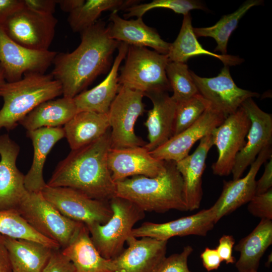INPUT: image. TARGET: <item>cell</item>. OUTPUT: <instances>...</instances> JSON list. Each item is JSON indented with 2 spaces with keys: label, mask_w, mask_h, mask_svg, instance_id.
Masks as SVG:
<instances>
[{
  "label": "cell",
  "mask_w": 272,
  "mask_h": 272,
  "mask_svg": "<svg viewBox=\"0 0 272 272\" xmlns=\"http://www.w3.org/2000/svg\"><path fill=\"white\" fill-rule=\"evenodd\" d=\"M85 0H56L62 11L65 12L71 13L85 2Z\"/></svg>",
  "instance_id": "cell-47"
},
{
  "label": "cell",
  "mask_w": 272,
  "mask_h": 272,
  "mask_svg": "<svg viewBox=\"0 0 272 272\" xmlns=\"http://www.w3.org/2000/svg\"><path fill=\"white\" fill-rule=\"evenodd\" d=\"M81 41L71 52L57 53L51 73L61 84L63 97L74 98L98 76L106 73L120 42L112 38L101 21L81 33Z\"/></svg>",
  "instance_id": "cell-1"
},
{
  "label": "cell",
  "mask_w": 272,
  "mask_h": 272,
  "mask_svg": "<svg viewBox=\"0 0 272 272\" xmlns=\"http://www.w3.org/2000/svg\"><path fill=\"white\" fill-rule=\"evenodd\" d=\"M41 192L62 215L84 224L88 228L104 224L112 215L109 201L92 198L71 188L46 184Z\"/></svg>",
  "instance_id": "cell-9"
},
{
  "label": "cell",
  "mask_w": 272,
  "mask_h": 272,
  "mask_svg": "<svg viewBox=\"0 0 272 272\" xmlns=\"http://www.w3.org/2000/svg\"><path fill=\"white\" fill-rule=\"evenodd\" d=\"M165 161V170L156 177L137 175L115 182V196L129 200L144 212L187 211L183 180L176 162Z\"/></svg>",
  "instance_id": "cell-3"
},
{
  "label": "cell",
  "mask_w": 272,
  "mask_h": 272,
  "mask_svg": "<svg viewBox=\"0 0 272 272\" xmlns=\"http://www.w3.org/2000/svg\"><path fill=\"white\" fill-rule=\"evenodd\" d=\"M20 147L8 134L0 135V211H17L28 191L16 161Z\"/></svg>",
  "instance_id": "cell-15"
},
{
  "label": "cell",
  "mask_w": 272,
  "mask_h": 272,
  "mask_svg": "<svg viewBox=\"0 0 272 272\" xmlns=\"http://www.w3.org/2000/svg\"><path fill=\"white\" fill-rule=\"evenodd\" d=\"M108 26L109 35L113 39L128 45L150 47L163 54L168 53L170 43L163 40L157 30L147 26L142 18L126 20L121 18L117 11L112 12Z\"/></svg>",
  "instance_id": "cell-22"
},
{
  "label": "cell",
  "mask_w": 272,
  "mask_h": 272,
  "mask_svg": "<svg viewBox=\"0 0 272 272\" xmlns=\"http://www.w3.org/2000/svg\"><path fill=\"white\" fill-rule=\"evenodd\" d=\"M145 96L153 103L144 123L149 140L145 147L151 152L172 137L176 102L167 92H153Z\"/></svg>",
  "instance_id": "cell-24"
},
{
  "label": "cell",
  "mask_w": 272,
  "mask_h": 272,
  "mask_svg": "<svg viewBox=\"0 0 272 272\" xmlns=\"http://www.w3.org/2000/svg\"><path fill=\"white\" fill-rule=\"evenodd\" d=\"M249 212L261 219L272 220V188L266 192L255 194L249 202Z\"/></svg>",
  "instance_id": "cell-39"
},
{
  "label": "cell",
  "mask_w": 272,
  "mask_h": 272,
  "mask_svg": "<svg viewBox=\"0 0 272 272\" xmlns=\"http://www.w3.org/2000/svg\"><path fill=\"white\" fill-rule=\"evenodd\" d=\"M144 94L119 85L108 112L111 148L144 147L147 143L138 137L134 125L145 111Z\"/></svg>",
  "instance_id": "cell-8"
},
{
  "label": "cell",
  "mask_w": 272,
  "mask_h": 272,
  "mask_svg": "<svg viewBox=\"0 0 272 272\" xmlns=\"http://www.w3.org/2000/svg\"><path fill=\"white\" fill-rule=\"evenodd\" d=\"M271 157V146H267L257 155L245 176L224 181L222 192L212 206L216 213V223L225 216L250 201L255 194L256 174L261 166Z\"/></svg>",
  "instance_id": "cell-20"
},
{
  "label": "cell",
  "mask_w": 272,
  "mask_h": 272,
  "mask_svg": "<svg viewBox=\"0 0 272 272\" xmlns=\"http://www.w3.org/2000/svg\"><path fill=\"white\" fill-rule=\"evenodd\" d=\"M241 107L248 115L251 124L247 141L235 159L231 172L233 179L241 178L262 150L272 143L271 114L262 110L252 98L244 101Z\"/></svg>",
  "instance_id": "cell-14"
},
{
  "label": "cell",
  "mask_w": 272,
  "mask_h": 272,
  "mask_svg": "<svg viewBox=\"0 0 272 272\" xmlns=\"http://www.w3.org/2000/svg\"><path fill=\"white\" fill-rule=\"evenodd\" d=\"M111 148L110 128L96 141L71 150L58 163L47 185L71 188L92 198L109 201L116 194L108 164Z\"/></svg>",
  "instance_id": "cell-2"
},
{
  "label": "cell",
  "mask_w": 272,
  "mask_h": 272,
  "mask_svg": "<svg viewBox=\"0 0 272 272\" xmlns=\"http://www.w3.org/2000/svg\"><path fill=\"white\" fill-rule=\"evenodd\" d=\"M212 133L200 140L195 151L176 162L183 180V193L188 211L199 209L202 197V177L208 152L213 146Z\"/></svg>",
  "instance_id": "cell-21"
},
{
  "label": "cell",
  "mask_w": 272,
  "mask_h": 272,
  "mask_svg": "<svg viewBox=\"0 0 272 272\" xmlns=\"http://www.w3.org/2000/svg\"><path fill=\"white\" fill-rule=\"evenodd\" d=\"M62 95L60 83L50 74L27 73L18 81L0 88L4 105L0 110V131H10L40 104Z\"/></svg>",
  "instance_id": "cell-4"
},
{
  "label": "cell",
  "mask_w": 272,
  "mask_h": 272,
  "mask_svg": "<svg viewBox=\"0 0 272 272\" xmlns=\"http://www.w3.org/2000/svg\"><path fill=\"white\" fill-rule=\"evenodd\" d=\"M71 150L87 145L101 138L110 128L108 113L78 112L63 127Z\"/></svg>",
  "instance_id": "cell-29"
},
{
  "label": "cell",
  "mask_w": 272,
  "mask_h": 272,
  "mask_svg": "<svg viewBox=\"0 0 272 272\" xmlns=\"http://www.w3.org/2000/svg\"><path fill=\"white\" fill-rule=\"evenodd\" d=\"M17 212L35 231L56 243L61 249L71 243L84 225L62 215L41 192L28 191Z\"/></svg>",
  "instance_id": "cell-7"
},
{
  "label": "cell",
  "mask_w": 272,
  "mask_h": 272,
  "mask_svg": "<svg viewBox=\"0 0 272 272\" xmlns=\"http://www.w3.org/2000/svg\"><path fill=\"white\" fill-rule=\"evenodd\" d=\"M0 272H13L4 236L0 234Z\"/></svg>",
  "instance_id": "cell-46"
},
{
  "label": "cell",
  "mask_w": 272,
  "mask_h": 272,
  "mask_svg": "<svg viewBox=\"0 0 272 272\" xmlns=\"http://www.w3.org/2000/svg\"><path fill=\"white\" fill-rule=\"evenodd\" d=\"M166 76L176 102L186 100L199 94L186 63L169 61L166 67Z\"/></svg>",
  "instance_id": "cell-35"
},
{
  "label": "cell",
  "mask_w": 272,
  "mask_h": 272,
  "mask_svg": "<svg viewBox=\"0 0 272 272\" xmlns=\"http://www.w3.org/2000/svg\"><path fill=\"white\" fill-rule=\"evenodd\" d=\"M23 7L22 0H0V25Z\"/></svg>",
  "instance_id": "cell-44"
},
{
  "label": "cell",
  "mask_w": 272,
  "mask_h": 272,
  "mask_svg": "<svg viewBox=\"0 0 272 272\" xmlns=\"http://www.w3.org/2000/svg\"><path fill=\"white\" fill-rule=\"evenodd\" d=\"M250 124L248 115L241 106L212 132L213 145L218 153V159L212 166L215 175L224 176L231 173L236 156L245 144Z\"/></svg>",
  "instance_id": "cell-11"
},
{
  "label": "cell",
  "mask_w": 272,
  "mask_h": 272,
  "mask_svg": "<svg viewBox=\"0 0 272 272\" xmlns=\"http://www.w3.org/2000/svg\"><path fill=\"white\" fill-rule=\"evenodd\" d=\"M24 7L35 12L52 15L55 12L56 0H22Z\"/></svg>",
  "instance_id": "cell-42"
},
{
  "label": "cell",
  "mask_w": 272,
  "mask_h": 272,
  "mask_svg": "<svg viewBox=\"0 0 272 272\" xmlns=\"http://www.w3.org/2000/svg\"><path fill=\"white\" fill-rule=\"evenodd\" d=\"M225 118L224 115L210 106L192 125L172 136L150 153L157 160L177 162L187 156L194 144L211 133Z\"/></svg>",
  "instance_id": "cell-16"
},
{
  "label": "cell",
  "mask_w": 272,
  "mask_h": 272,
  "mask_svg": "<svg viewBox=\"0 0 272 272\" xmlns=\"http://www.w3.org/2000/svg\"><path fill=\"white\" fill-rule=\"evenodd\" d=\"M78 112L74 98L63 97L36 106L19 122L27 131L42 127H60Z\"/></svg>",
  "instance_id": "cell-28"
},
{
  "label": "cell",
  "mask_w": 272,
  "mask_h": 272,
  "mask_svg": "<svg viewBox=\"0 0 272 272\" xmlns=\"http://www.w3.org/2000/svg\"><path fill=\"white\" fill-rule=\"evenodd\" d=\"M0 234L16 239L33 240L54 249L60 248L56 243L35 231L17 211H0Z\"/></svg>",
  "instance_id": "cell-34"
},
{
  "label": "cell",
  "mask_w": 272,
  "mask_h": 272,
  "mask_svg": "<svg viewBox=\"0 0 272 272\" xmlns=\"http://www.w3.org/2000/svg\"><path fill=\"white\" fill-rule=\"evenodd\" d=\"M4 240L13 272H42L55 249L33 240L6 236Z\"/></svg>",
  "instance_id": "cell-27"
},
{
  "label": "cell",
  "mask_w": 272,
  "mask_h": 272,
  "mask_svg": "<svg viewBox=\"0 0 272 272\" xmlns=\"http://www.w3.org/2000/svg\"><path fill=\"white\" fill-rule=\"evenodd\" d=\"M61 250L73 264L75 272H115L112 259L102 256L84 224L71 243Z\"/></svg>",
  "instance_id": "cell-26"
},
{
  "label": "cell",
  "mask_w": 272,
  "mask_h": 272,
  "mask_svg": "<svg viewBox=\"0 0 272 272\" xmlns=\"http://www.w3.org/2000/svg\"><path fill=\"white\" fill-rule=\"evenodd\" d=\"M124 64L120 70V86L146 94L156 92L171 91L166 67L167 54L159 53L147 47L129 45Z\"/></svg>",
  "instance_id": "cell-5"
},
{
  "label": "cell",
  "mask_w": 272,
  "mask_h": 272,
  "mask_svg": "<svg viewBox=\"0 0 272 272\" xmlns=\"http://www.w3.org/2000/svg\"><path fill=\"white\" fill-rule=\"evenodd\" d=\"M190 73L199 94L211 108L226 117L236 112L246 99L259 96L257 93L238 87L227 65H224L215 77H201L191 71Z\"/></svg>",
  "instance_id": "cell-12"
},
{
  "label": "cell",
  "mask_w": 272,
  "mask_h": 272,
  "mask_svg": "<svg viewBox=\"0 0 272 272\" xmlns=\"http://www.w3.org/2000/svg\"><path fill=\"white\" fill-rule=\"evenodd\" d=\"M56 54L25 48L9 37L0 26V64L7 82L18 81L27 73H45Z\"/></svg>",
  "instance_id": "cell-13"
},
{
  "label": "cell",
  "mask_w": 272,
  "mask_h": 272,
  "mask_svg": "<svg viewBox=\"0 0 272 272\" xmlns=\"http://www.w3.org/2000/svg\"><path fill=\"white\" fill-rule=\"evenodd\" d=\"M157 8H164L171 10L177 14L183 16L195 9L206 11V7L202 3L195 0H154L150 3L137 4L130 7L125 11L127 13L123 15L126 18L137 17L142 18L149 11Z\"/></svg>",
  "instance_id": "cell-37"
},
{
  "label": "cell",
  "mask_w": 272,
  "mask_h": 272,
  "mask_svg": "<svg viewBox=\"0 0 272 272\" xmlns=\"http://www.w3.org/2000/svg\"><path fill=\"white\" fill-rule=\"evenodd\" d=\"M109 203L112 215L104 224L88 228L91 240L104 258L113 259L123 250L135 224L145 218V212L124 198L115 196Z\"/></svg>",
  "instance_id": "cell-6"
},
{
  "label": "cell",
  "mask_w": 272,
  "mask_h": 272,
  "mask_svg": "<svg viewBox=\"0 0 272 272\" xmlns=\"http://www.w3.org/2000/svg\"><path fill=\"white\" fill-rule=\"evenodd\" d=\"M272 244V221L261 219L248 235L234 247L240 252L235 263L238 272H257L261 258Z\"/></svg>",
  "instance_id": "cell-30"
},
{
  "label": "cell",
  "mask_w": 272,
  "mask_h": 272,
  "mask_svg": "<svg viewBox=\"0 0 272 272\" xmlns=\"http://www.w3.org/2000/svg\"><path fill=\"white\" fill-rule=\"evenodd\" d=\"M272 157L265 164L264 170L261 177L256 181L255 194L263 193L272 188Z\"/></svg>",
  "instance_id": "cell-43"
},
{
  "label": "cell",
  "mask_w": 272,
  "mask_h": 272,
  "mask_svg": "<svg viewBox=\"0 0 272 272\" xmlns=\"http://www.w3.org/2000/svg\"><path fill=\"white\" fill-rule=\"evenodd\" d=\"M199 55L216 57L224 65L228 66L236 65L243 61V59L238 56L218 54L203 48L194 33L191 15L189 13L183 16L179 33L175 41L170 43L167 55L169 61L185 63L189 58Z\"/></svg>",
  "instance_id": "cell-31"
},
{
  "label": "cell",
  "mask_w": 272,
  "mask_h": 272,
  "mask_svg": "<svg viewBox=\"0 0 272 272\" xmlns=\"http://www.w3.org/2000/svg\"><path fill=\"white\" fill-rule=\"evenodd\" d=\"M193 251L192 246H185L181 252L165 257L154 272H191L188 268L187 260Z\"/></svg>",
  "instance_id": "cell-38"
},
{
  "label": "cell",
  "mask_w": 272,
  "mask_h": 272,
  "mask_svg": "<svg viewBox=\"0 0 272 272\" xmlns=\"http://www.w3.org/2000/svg\"><path fill=\"white\" fill-rule=\"evenodd\" d=\"M126 242L128 247L112 259L115 272H154L166 257L167 240L130 235Z\"/></svg>",
  "instance_id": "cell-19"
},
{
  "label": "cell",
  "mask_w": 272,
  "mask_h": 272,
  "mask_svg": "<svg viewBox=\"0 0 272 272\" xmlns=\"http://www.w3.org/2000/svg\"><path fill=\"white\" fill-rule=\"evenodd\" d=\"M33 147L32 165L25 175V186L29 192H41L46 186L43 178L44 165L48 154L55 144L65 137L62 127H42L27 131Z\"/></svg>",
  "instance_id": "cell-25"
},
{
  "label": "cell",
  "mask_w": 272,
  "mask_h": 272,
  "mask_svg": "<svg viewBox=\"0 0 272 272\" xmlns=\"http://www.w3.org/2000/svg\"><path fill=\"white\" fill-rule=\"evenodd\" d=\"M4 75V72L2 65L0 64V88L6 82Z\"/></svg>",
  "instance_id": "cell-48"
},
{
  "label": "cell",
  "mask_w": 272,
  "mask_h": 272,
  "mask_svg": "<svg viewBox=\"0 0 272 272\" xmlns=\"http://www.w3.org/2000/svg\"><path fill=\"white\" fill-rule=\"evenodd\" d=\"M108 164L115 182L137 175L156 177L166 169L165 161L154 158L145 146L111 148Z\"/></svg>",
  "instance_id": "cell-18"
},
{
  "label": "cell",
  "mask_w": 272,
  "mask_h": 272,
  "mask_svg": "<svg viewBox=\"0 0 272 272\" xmlns=\"http://www.w3.org/2000/svg\"><path fill=\"white\" fill-rule=\"evenodd\" d=\"M42 272H75L73 264L60 248L55 249Z\"/></svg>",
  "instance_id": "cell-40"
},
{
  "label": "cell",
  "mask_w": 272,
  "mask_h": 272,
  "mask_svg": "<svg viewBox=\"0 0 272 272\" xmlns=\"http://www.w3.org/2000/svg\"><path fill=\"white\" fill-rule=\"evenodd\" d=\"M210 106L209 102L200 94L176 103L172 136L192 125Z\"/></svg>",
  "instance_id": "cell-36"
},
{
  "label": "cell",
  "mask_w": 272,
  "mask_h": 272,
  "mask_svg": "<svg viewBox=\"0 0 272 272\" xmlns=\"http://www.w3.org/2000/svg\"><path fill=\"white\" fill-rule=\"evenodd\" d=\"M204 267L208 271L217 269L222 262L216 249L206 247L200 254Z\"/></svg>",
  "instance_id": "cell-45"
},
{
  "label": "cell",
  "mask_w": 272,
  "mask_h": 272,
  "mask_svg": "<svg viewBox=\"0 0 272 272\" xmlns=\"http://www.w3.org/2000/svg\"><path fill=\"white\" fill-rule=\"evenodd\" d=\"M137 1L87 0L70 13L67 22L75 32L80 33L93 26L102 12L106 11L125 10L138 4Z\"/></svg>",
  "instance_id": "cell-32"
},
{
  "label": "cell",
  "mask_w": 272,
  "mask_h": 272,
  "mask_svg": "<svg viewBox=\"0 0 272 272\" xmlns=\"http://www.w3.org/2000/svg\"><path fill=\"white\" fill-rule=\"evenodd\" d=\"M235 240L233 236L223 235L219 240V244L216 250L222 261L227 264L234 263L235 257L232 255Z\"/></svg>",
  "instance_id": "cell-41"
},
{
  "label": "cell",
  "mask_w": 272,
  "mask_h": 272,
  "mask_svg": "<svg viewBox=\"0 0 272 272\" xmlns=\"http://www.w3.org/2000/svg\"><path fill=\"white\" fill-rule=\"evenodd\" d=\"M57 23L53 15L38 13L24 7L0 26L9 37L21 46L45 51L53 40Z\"/></svg>",
  "instance_id": "cell-10"
},
{
  "label": "cell",
  "mask_w": 272,
  "mask_h": 272,
  "mask_svg": "<svg viewBox=\"0 0 272 272\" xmlns=\"http://www.w3.org/2000/svg\"><path fill=\"white\" fill-rule=\"evenodd\" d=\"M129 45L120 42L118 53L105 79L92 89L84 91L74 98L78 112L92 111L108 113L110 106L118 92V71L125 59Z\"/></svg>",
  "instance_id": "cell-23"
},
{
  "label": "cell",
  "mask_w": 272,
  "mask_h": 272,
  "mask_svg": "<svg viewBox=\"0 0 272 272\" xmlns=\"http://www.w3.org/2000/svg\"><path fill=\"white\" fill-rule=\"evenodd\" d=\"M260 0H248L245 2L232 13L224 15L215 25L210 27L193 28L197 38L210 37L214 38L217 45L215 51H219L223 55L227 54L229 39L237 28L242 17L252 7L261 4Z\"/></svg>",
  "instance_id": "cell-33"
},
{
  "label": "cell",
  "mask_w": 272,
  "mask_h": 272,
  "mask_svg": "<svg viewBox=\"0 0 272 272\" xmlns=\"http://www.w3.org/2000/svg\"><path fill=\"white\" fill-rule=\"evenodd\" d=\"M215 224L216 213L212 206L194 215L165 223L144 222L140 227L133 228L131 235L136 238L149 237L167 241L175 236H206Z\"/></svg>",
  "instance_id": "cell-17"
}]
</instances>
